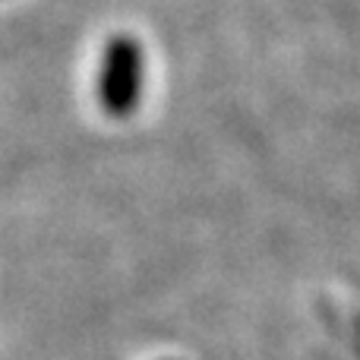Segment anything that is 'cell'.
I'll use <instances>...</instances> for the list:
<instances>
[{
	"label": "cell",
	"instance_id": "6da1fadb",
	"mask_svg": "<svg viewBox=\"0 0 360 360\" xmlns=\"http://www.w3.org/2000/svg\"><path fill=\"white\" fill-rule=\"evenodd\" d=\"M143 92V51L133 38L120 35L108 44L98 73V101L108 114L124 117L139 105Z\"/></svg>",
	"mask_w": 360,
	"mask_h": 360
}]
</instances>
